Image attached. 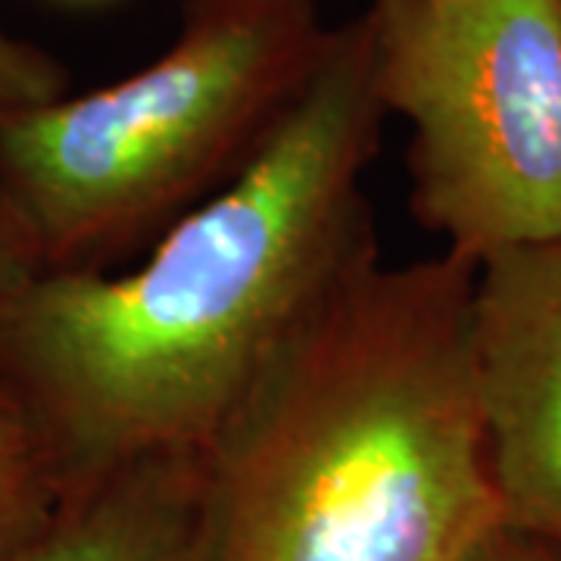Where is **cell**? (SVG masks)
<instances>
[{
    "mask_svg": "<svg viewBox=\"0 0 561 561\" xmlns=\"http://www.w3.org/2000/svg\"><path fill=\"white\" fill-rule=\"evenodd\" d=\"M321 0H187L153 62L0 113V191L44 272H106L209 201L319 66Z\"/></svg>",
    "mask_w": 561,
    "mask_h": 561,
    "instance_id": "obj_3",
    "label": "cell"
},
{
    "mask_svg": "<svg viewBox=\"0 0 561 561\" xmlns=\"http://www.w3.org/2000/svg\"><path fill=\"white\" fill-rule=\"evenodd\" d=\"M41 275H44V265L38 253L28 241V234L22 231L7 194L0 191V316Z\"/></svg>",
    "mask_w": 561,
    "mask_h": 561,
    "instance_id": "obj_9",
    "label": "cell"
},
{
    "mask_svg": "<svg viewBox=\"0 0 561 561\" xmlns=\"http://www.w3.org/2000/svg\"><path fill=\"white\" fill-rule=\"evenodd\" d=\"M62 3H103V0H62Z\"/></svg>",
    "mask_w": 561,
    "mask_h": 561,
    "instance_id": "obj_11",
    "label": "cell"
},
{
    "mask_svg": "<svg viewBox=\"0 0 561 561\" xmlns=\"http://www.w3.org/2000/svg\"><path fill=\"white\" fill-rule=\"evenodd\" d=\"M365 22L421 228L478 265L559 241L561 0H371Z\"/></svg>",
    "mask_w": 561,
    "mask_h": 561,
    "instance_id": "obj_4",
    "label": "cell"
},
{
    "mask_svg": "<svg viewBox=\"0 0 561 561\" xmlns=\"http://www.w3.org/2000/svg\"><path fill=\"white\" fill-rule=\"evenodd\" d=\"M69 94V69L35 41L0 28V113Z\"/></svg>",
    "mask_w": 561,
    "mask_h": 561,
    "instance_id": "obj_8",
    "label": "cell"
},
{
    "mask_svg": "<svg viewBox=\"0 0 561 561\" xmlns=\"http://www.w3.org/2000/svg\"><path fill=\"white\" fill-rule=\"evenodd\" d=\"M383 113L365 13L272 138L131 272H44L0 316V387L60 493L160 456H206L343 280L378 256L365 179Z\"/></svg>",
    "mask_w": 561,
    "mask_h": 561,
    "instance_id": "obj_1",
    "label": "cell"
},
{
    "mask_svg": "<svg viewBox=\"0 0 561 561\" xmlns=\"http://www.w3.org/2000/svg\"><path fill=\"white\" fill-rule=\"evenodd\" d=\"M474 275L375 256L321 302L206 453L213 561H468L500 530Z\"/></svg>",
    "mask_w": 561,
    "mask_h": 561,
    "instance_id": "obj_2",
    "label": "cell"
},
{
    "mask_svg": "<svg viewBox=\"0 0 561 561\" xmlns=\"http://www.w3.org/2000/svg\"><path fill=\"white\" fill-rule=\"evenodd\" d=\"M10 561H213L206 456H160L66 493Z\"/></svg>",
    "mask_w": 561,
    "mask_h": 561,
    "instance_id": "obj_6",
    "label": "cell"
},
{
    "mask_svg": "<svg viewBox=\"0 0 561 561\" xmlns=\"http://www.w3.org/2000/svg\"><path fill=\"white\" fill-rule=\"evenodd\" d=\"M471 353L505 524L561 556V238L478 265Z\"/></svg>",
    "mask_w": 561,
    "mask_h": 561,
    "instance_id": "obj_5",
    "label": "cell"
},
{
    "mask_svg": "<svg viewBox=\"0 0 561 561\" xmlns=\"http://www.w3.org/2000/svg\"><path fill=\"white\" fill-rule=\"evenodd\" d=\"M468 561H561V556L549 546L512 530L508 524H502L496 534H490L478 546V552Z\"/></svg>",
    "mask_w": 561,
    "mask_h": 561,
    "instance_id": "obj_10",
    "label": "cell"
},
{
    "mask_svg": "<svg viewBox=\"0 0 561 561\" xmlns=\"http://www.w3.org/2000/svg\"><path fill=\"white\" fill-rule=\"evenodd\" d=\"M62 493L22 409L0 387V561L20 556L54 518Z\"/></svg>",
    "mask_w": 561,
    "mask_h": 561,
    "instance_id": "obj_7",
    "label": "cell"
}]
</instances>
